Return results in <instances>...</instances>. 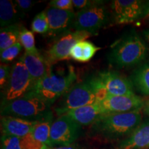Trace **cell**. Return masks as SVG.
<instances>
[{"mask_svg": "<svg viewBox=\"0 0 149 149\" xmlns=\"http://www.w3.org/2000/svg\"><path fill=\"white\" fill-rule=\"evenodd\" d=\"M148 54V48L142 39L132 33L117 42L108 55L109 63L117 68H128L142 63Z\"/></svg>", "mask_w": 149, "mask_h": 149, "instance_id": "4", "label": "cell"}, {"mask_svg": "<svg viewBox=\"0 0 149 149\" xmlns=\"http://www.w3.org/2000/svg\"><path fill=\"white\" fill-rule=\"evenodd\" d=\"M111 8L115 22L118 24H130L145 14V3L140 0H114Z\"/></svg>", "mask_w": 149, "mask_h": 149, "instance_id": "12", "label": "cell"}, {"mask_svg": "<svg viewBox=\"0 0 149 149\" xmlns=\"http://www.w3.org/2000/svg\"><path fill=\"white\" fill-rule=\"evenodd\" d=\"M37 122L12 116H1L2 135L24 137L32 133Z\"/></svg>", "mask_w": 149, "mask_h": 149, "instance_id": "14", "label": "cell"}, {"mask_svg": "<svg viewBox=\"0 0 149 149\" xmlns=\"http://www.w3.org/2000/svg\"><path fill=\"white\" fill-rule=\"evenodd\" d=\"M115 149H149V120L142 122Z\"/></svg>", "mask_w": 149, "mask_h": 149, "instance_id": "16", "label": "cell"}, {"mask_svg": "<svg viewBox=\"0 0 149 149\" xmlns=\"http://www.w3.org/2000/svg\"><path fill=\"white\" fill-rule=\"evenodd\" d=\"M35 82L21 59L14 64L6 86L3 89L1 106L32 91Z\"/></svg>", "mask_w": 149, "mask_h": 149, "instance_id": "6", "label": "cell"}, {"mask_svg": "<svg viewBox=\"0 0 149 149\" xmlns=\"http://www.w3.org/2000/svg\"><path fill=\"white\" fill-rule=\"evenodd\" d=\"M72 1L74 8L80 10L95 6L102 5L104 2L102 1H91V0H72Z\"/></svg>", "mask_w": 149, "mask_h": 149, "instance_id": "27", "label": "cell"}, {"mask_svg": "<svg viewBox=\"0 0 149 149\" xmlns=\"http://www.w3.org/2000/svg\"><path fill=\"white\" fill-rule=\"evenodd\" d=\"M15 3L17 8L21 15L28 12L32 8V7L36 3V1H31V0H15L14 1Z\"/></svg>", "mask_w": 149, "mask_h": 149, "instance_id": "30", "label": "cell"}, {"mask_svg": "<svg viewBox=\"0 0 149 149\" xmlns=\"http://www.w3.org/2000/svg\"><path fill=\"white\" fill-rule=\"evenodd\" d=\"M81 132V126L72 120L67 115L57 117L53 122L50 134L51 147L70 146L79 138Z\"/></svg>", "mask_w": 149, "mask_h": 149, "instance_id": "9", "label": "cell"}, {"mask_svg": "<svg viewBox=\"0 0 149 149\" xmlns=\"http://www.w3.org/2000/svg\"><path fill=\"white\" fill-rule=\"evenodd\" d=\"M140 111L102 115L91 125V135L106 141L125 139L141 124Z\"/></svg>", "mask_w": 149, "mask_h": 149, "instance_id": "1", "label": "cell"}, {"mask_svg": "<svg viewBox=\"0 0 149 149\" xmlns=\"http://www.w3.org/2000/svg\"><path fill=\"white\" fill-rule=\"evenodd\" d=\"M109 20V11L103 4L98 5L79 10L75 14L72 27L75 31H86L96 35Z\"/></svg>", "mask_w": 149, "mask_h": 149, "instance_id": "7", "label": "cell"}, {"mask_svg": "<svg viewBox=\"0 0 149 149\" xmlns=\"http://www.w3.org/2000/svg\"><path fill=\"white\" fill-rule=\"evenodd\" d=\"M12 68L8 65L1 64L0 66V88H3L6 87L10 77Z\"/></svg>", "mask_w": 149, "mask_h": 149, "instance_id": "29", "label": "cell"}, {"mask_svg": "<svg viewBox=\"0 0 149 149\" xmlns=\"http://www.w3.org/2000/svg\"><path fill=\"white\" fill-rule=\"evenodd\" d=\"M21 29L18 24L1 28L0 31V51L19 42Z\"/></svg>", "mask_w": 149, "mask_h": 149, "instance_id": "22", "label": "cell"}, {"mask_svg": "<svg viewBox=\"0 0 149 149\" xmlns=\"http://www.w3.org/2000/svg\"><path fill=\"white\" fill-rule=\"evenodd\" d=\"M145 14H146V16H149V6L148 8H147V10L145 11Z\"/></svg>", "mask_w": 149, "mask_h": 149, "instance_id": "34", "label": "cell"}, {"mask_svg": "<svg viewBox=\"0 0 149 149\" xmlns=\"http://www.w3.org/2000/svg\"><path fill=\"white\" fill-rule=\"evenodd\" d=\"M144 112L145 114L149 116V100L145 103L144 107Z\"/></svg>", "mask_w": 149, "mask_h": 149, "instance_id": "32", "label": "cell"}, {"mask_svg": "<svg viewBox=\"0 0 149 149\" xmlns=\"http://www.w3.org/2000/svg\"><path fill=\"white\" fill-rule=\"evenodd\" d=\"M97 103L105 114L140 111L145 105L144 100L135 94L132 95H108Z\"/></svg>", "mask_w": 149, "mask_h": 149, "instance_id": "11", "label": "cell"}, {"mask_svg": "<svg viewBox=\"0 0 149 149\" xmlns=\"http://www.w3.org/2000/svg\"><path fill=\"white\" fill-rule=\"evenodd\" d=\"M107 95L97 88L93 76H91L72 86L63 95L55 111L61 116L72 109L95 104Z\"/></svg>", "mask_w": 149, "mask_h": 149, "instance_id": "5", "label": "cell"}, {"mask_svg": "<svg viewBox=\"0 0 149 149\" xmlns=\"http://www.w3.org/2000/svg\"><path fill=\"white\" fill-rule=\"evenodd\" d=\"M45 11L49 24L48 36H59L68 33V30L72 26L75 17L74 11L60 10L53 7H49Z\"/></svg>", "mask_w": 149, "mask_h": 149, "instance_id": "13", "label": "cell"}, {"mask_svg": "<svg viewBox=\"0 0 149 149\" xmlns=\"http://www.w3.org/2000/svg\"><path fill=\"white\" fill-rule=\"evenodd\" d=\"M92 76L97 88L107 95H135L130 79L116 71L104 70Z\"/></svg>", "mask_w": 149, "mask_h": 149, "instance_id": "8", "label": "cell"}, {"mask_svg": "<svg viewBox=\"0 0 149 149\" xmlns=\"http://www.w3.org/2000/svg\"><path fill=\"white\" fill-rule=\"evenodd\" d=\"M51 106L37 93L30 91L21 97L1 106V115L35 122L53 120Z\"/></svg>", "mask_w": 149, "mask_h": 149, "instance_id": "3", "label": "cell"}, {"mask_svg": "<svg viewBox=\"0 0 149 149\" xmlns=\"http://www.w3.org/2000/svg\"><path fill=\"white\" fill-rule=\"evenodd\" d=\"M20 59L26 67L35 84L42 79L49 72L53 65L48 61L46 57L40 53L33 54L25 52L20 57Z\"/></svg>", "mask_w": 149, "mask_h": 149, "instance_id": "15", "label": "cell"}, {"mask_svg": "<svg viewBox=\"0 0 149 149\" xmlns=\"http://www.w3.org/2000/svg\"><path fill=\"white\" fill-rule=\"evenodd\" d=\"M101 48L95 45L93 42L85 40L80 41L73 46L70 52V57L79 62H87Z\"/></svg>", "mask_w": 149, "mask_h": 149, "instance_id": "19", "label": "cell"}, {"mask_svg": "<svg viewBox=\"0 0 149 149\" xmlns=\"http://www.w3.org/2000/svg\"><path fill=\"white\" fill-rule=\"evenodd\" d=\"M86 31H74L63 35L54 43L46 53V59L51 64L70 58V52L73 46L80 41L92 36Z\"/></svg>", "mask_w": 149, "mask_h": 149, "instance_id": "10", "label": "cell"}, {"mask_svg": "<svg viewBox=\"0 0 149 149\" xmlns=\"http://www.w3.org/2000/svg\"><path fill=\"white\" fill-rule=\"evenodd\" d=\"M46 149H83L77 144H71L70 146H61L58 147H48Z\"/></svg>", "mask_w": 149, "mask_h": 149, "instance_id": "31", "label": "cell"}, {"mask_svg": "<svg viewBox=\"0 0 149 149\" xmlns=\"http://www.w3.org/2000/svg\"><path fill=\"white\" fill-rule=\"evenodd\" d=\"M50 7L60 10L73 11V4L72 0H52L49 2Z\"/></svg>", "mask_w": 149, "mask_h": 149, "instance_id": "28", "label": "cell"}, {"mask_svg": "<svg viewBox=\"0 0 149 149\" xmlns=\"http://www.w3.org/2000/svg\"><path fill=\"white\" fill-rule=\"evenodd\" d=\"M76 79L77 74L73 67L56 63L42 79L35 84L32 91L52 105L71 88Z\"/></svg>", "mask_w": 149, "mask_h": 149, "instance_id": "2", "label": "cell"}, {"mask_svg": "<svg viewBox=\"0 0 149 149\" xmlns=\"http://www.w3.org/2000/svg\"><path fill=\"white\" fill-rule=\"evenodd\" d=\"M143 35H144V38L146 39L147 42L149 43V29H146L143 31Z\"/></svg>", "mask_w": 149, "mask_h": 149, "instance_id": "33", "label": "cell"}, {"mask_svg": "<svg viewBox=\"0 0 149 149\" xmlns=\"http://www.w3.org/2000/svg\"><path fill=\"white\" fill-rule=\"evenodd\" d=\"M19 42L22 47L25 49V52L33 54L40 53L35 47V37L33 33L24 27H22L20 31Z\"/></svg>", "mask_w": 149, "mask_h": 149, "instance_id": "24", "label": "cell"}, {"mask_svg": "<svg viewBox=\"0 0 149 149\" xmlns=\"http://www.w3.org/2000/svg\"><path fill=\"white\" fill-rule=\"evenodd\" d=\"M22 48V44H20V42H19L17 44L1 51V54H0L1 61L2 62H8V61L14 60L19 54Z\"/></svg>", "mask_w": 149, "mask_h": 149, "instance_id": "26", "label": "cell"}, {"mask_svg": "<svg viewBox=\"0 0 149 149\" xmlns=\"http://www.w3.org/2000/svg\"><path fill=\"white\" fill-rule=\"evenodd\" d=\"M46 146L37 141L32 134L24 137L1 135V149H46Z\"/></svg>", "mask_w": 149, "mask_h": 149, "instance_id": "18", "label": "cell"}, {"mask_svg": "<svg viewBox=\"0 0 149 149\" xmlns=\"http://www.w3.org/2000/svg\"><path fill=\"white\" fill-rule=\"evenodd\" d=\"M31 29L33 33L47 35L49 30V24L45 10L40 12L33 18Z\"/></svg>", "mask_w": 149, "mask_h": 149, "instance_id": "25", "label": "cell"}, {"mask_svg": "<svg viewBox=\"0 0 149 149\" xmlns=\"http://www.w3.org/2000/svg\"><path fill=\"white\" fill-rule=\"evenodd\" d=\"M21 16L15 3L10 0L0 1V24L4 28L16 24Z\"/></svg>", "mask_w": 149, "mask_h": 149, "instance_id": "20", "label": "cell"}, {"mask_svg": "<svg viewBox=\"0 0 149 149\" xmlns=\"http://www.w3.org/2000/svg\"><path fill=\"white\" fill-rule=\"evenodd\" d=\"M130 81L139 93L149 96V61L140 65L133 72Z\"/></svg>", "mask_w": 149, "mask_h": 149, "instance_id": "21", "label": "cell"}, {"mask_svg": "<svg viewBox=\"0 0 149 149\" xmlns=\"http://www.w3.org/2000/svg\"><path fill=\"white\" fill-rule=\"evenodd\" d=\"M53 122V120H46L37 122L31 133L33 137L37 141L45 144L48 147H51L50 134Z\"/></svg>", "mask_w": 149, "mask_h": 149, "instance_id": "23", "label": "cell"}, {"mask_svg": "<svg viewBox=\"0 0 149 149\" xmlns=\"http://www.w3.org/2000/svg\"><path fill=\"white\" fill-rule=\"evenodd\" d=\"M64 115H67L72 120L81 126H91L102 115H106L97 102L95 104L72 109Z\"/></svg>", "mask_w": 149, "mask_h": 149, "instance_id": "17", "label": "cell"}]
</instances>
